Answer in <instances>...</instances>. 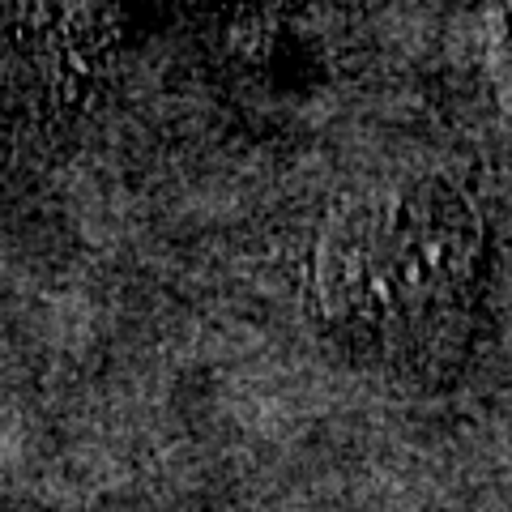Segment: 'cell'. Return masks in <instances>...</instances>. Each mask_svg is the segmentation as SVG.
I'll return each instance as SVG.
<instances>
[{
	"label": "cell",
	"instance_id": "6da1fadb",
	"mask_svg": "<svg viewBox=\"0 0 512 512\" xmlns=\"http://www.w3.org/2000/svg\"><path fill=\"white\" fill-rule=\"evenodd\" d=\"M440 222L427 197L359 201L325 235L316 261L320 308L359 355H406L419 342L440 282V261L431 256Z\"/></svg>",
	"mask_w": 512,
	"mask_h": 512
}]
</instances>
